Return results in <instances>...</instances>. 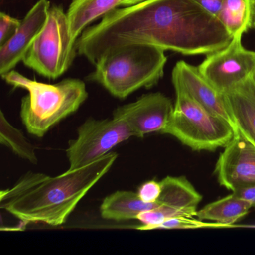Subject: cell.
I'll return each mask as SVG.
<instances>
[{
	"label": "cell",
	"instance_id": "obj_23",
	"mask_svg": "<svg viewBox=\"0 0 255 255\" xmlns=\"http://www.w3.org/2000/svg\"><path fill=\"white\" fill-rule=\"evenodd\" d=\"M234 194L246 200L248 202L250 203L252 208L255 209V186L252 187L246 188V189H242L238 192H234Z\"/></svg>",
	"mask_w": 255,
	"mask_h": 255
},
{
	"label": "cell",
	"instance_id": "obj_6",
	"mask_svg": "<svg viewBox=\"0 0 255 255\" xmlns=\"http://www.w3.org/2000/svg\"><path fill=\"white\" fill-rule=\"evenodd\" d=\"M134 136L122 119H88L77 129V138L69 141L66 153L69 170L89 165L108 154L113 147Z\"/></svg>",
	"mask_w": 255,
	"mask_h": 255
},
{
	"label": "cell",
	"instance_id": "obj_16",
	"mask_svg": "<svg viewBox=\"0 0 255 255\" xmlns=\"http://www.w3.org/2000/svg\"><path fill=\"white\" fill-rule=\"evenodd\" d=\"M251 208L250 203L232 192L225 198L204 206L197 212L196 216L200 220L231 225L244 217Z\"/></svg>",
	"mask_w": 255,
	"mask_h": 255
},
{
	"label": "cell",
	"instance_id": "obj_26",
	"mask_svg": "<svg viewBox=\"0 0 255 255\" xmlns=\"http://www.w3.org/2000/svg\"><path fill=\"white\" fill-rule=\"evenodd\" d=\"M252 77L254 79V80H255V69H254L253 73H252Z\"/></svg>",
	"mask_w": 255,
	"mask_h": 255
},
{
	"label": "cell",
	"instance_id": "obj_19",
	"mask_svg": "<svg viewBox=\"0 0 255 255\" xmlns=\"http://www.w3.org/2000/svg\"><path fill=\"white\" fill-rule=\"evenodd\" d=\"M20 24L21 20L5 13H0V46L7 42L15 34Z\"/></svg>",
	"mask_w": 255,
	"mask_h": 255
},
{
	"label": "cell",
	"instance_id": "obj_1",
	"mask_svg": "<svg viewBox=\"0 0 255 255\" xmlns=\"http://www.w3.org/2000/svg\"><path fill=\"white\" fill-rule=\"evenodd\" d=\"M119 155L101 159L56 177L29 172L12 189L0 192L1 208L26 223L59 226L66 222L80 201L110 171Z\"/></svg>",
	"mask_w": 255,
	"mask_h": 255
},
{
	"label": "cell",
	"instance_id": "obj_18",
	"mask_svg": "<svg viewBox=\"0 0 255 255\" xmlns=\"http://www.w3.org/2000/svg\"><path fill=\"white\" fill-rule=\"evenodd\" d=\"M0 143L8 147L13 153L31 163H38L35 146L24 136L20 129L13 126L0 112Z\"/></svg>",
	"mask_w": 255,
	"mask_h": 255
},
{
	"label": "cell",
	"instance_id": "obj_24",
	"mask_svg": "<svg viewBox=\"0 0 255 255\" xmlns=\"http://www.w3.org/2000/svg\"><path fill=\"white\" fill-rule=\"evenodd\" d=\"M146 0H124L122 6H129V5H135L139 2H144Z\"/></svg>",
	"mask_w": 255,
	"mask_h": 255
},
{
	"label": "cell",
	"instance_id": "obj_20",
	"mask_svg": "<svg viewBox=\"0 0 255 255\" xmlns=\"http://www.w3.org/2000/svg\"><path fill=\"white\" fill-rule=\"evenodd\" d=\"M162 192L160 182L152 180L143 183L138 189V195L141 200L147 203H154L159 199Z\"/></svg>",
	"mask_w": 255,
	"mask_h": 255
},
{
	"label": "cell",
	"instance_id": "obj_11",
	"mask_svg": "<svg viewBox=\"0 0 255 255\" xmlns=\"http://www.w3.org/2000/svg\"><path fill=\"white\" fill-rule=\"evenodd\" d=\"M171 80L174 89L186 92L200 105L234 125L227 109L224 94L202 75L198 67L180 61L173 69Z\"/></svg>",
	"mask_w": 255,
	"mask_h": 255
},
{
	"label": "cell",
	"instance_id": "obj_12",
	"mask_svg": "<svg viewBox=\"0 0 255 255\" xmlns=\"http://www.w3.org/2000/svg\"><path fill=\"white\" fill-rule=\"evenodd\" d=\"M160 183L162 192L156 201L159 207L154 209L158 225L170 218L196 216L202 197L186 177L168 176Z\"/></svg>",
	"mask_w": 255,
	"mask_h": 255
},
{
	"label": "cell",
	"instance_id": "obj_22",
	"mask_svg": "<svg viewBox=\"0 0 255 255\" xmlns=\"http://www.w3.org/2000/svg\"><path fill=\"white\" fill-rule=\"evenodd\" d=\"M203 9L219 19L223 0H193Z\"/></svg>",
	"mask_w": 255,
	"mask_h": 255
},
{
	"label": "cell",
	"instance_id": "obj_25",
	"mask_svg": "<svg viewBox=\"0 0 255 255\" xmlns=\"http://www.w3.org/2000/svg\"><path fill=\"white\" fill-rule=\"evenodd\" d=\"M252 14H253V17H252V25L255 28V0H252Z\"/></svg>",
	"mask_w": 255,
	"mask_h": 255
},
{
	"label": "cell",
	"instance_id": "obj_10",
	"mask_svg": "<svg viewBox=\"0 0 255 255\" xmlns=\"http://www.w3.org/2000/svg\"><path fill=\"white\" fill-rule=\"evenodd\" d=\"M50 6L49 0H38L21 20L15 34L0 46V74L2 78L23 61L29 47L44 28Z\"/></svg>",
	"mask_w": 255,
	"mask_h": 255
},
{
	"label": "cell",
	"instance_id": "obj_7",
	"mask_svg": "<svg viewBox=\"0 0 255 255\" xmlns=\"http://www.w3.org/2000/svg\"><path fill=\"white\" fill-rule=\"evenodd\" d=\"M242 38L234 37L227 47L207 55L198 66L202 75L222 93L247 80L255 69V52L243 47Z\"/></svg>",
	"mask_w": 255,
	"mask_h": 255
},
{
	"label": "cell",
	"instance_id": "obj_14",
	"mask_svg": "<svg viewBox=\"0 0 255 255\" xmlns=\"http://www.w3.org/2000/svg\"><path fill=\"white\" fill-rule=\"evenodd\" d=\"M123 2L124 0H72L67 16L73 38L77 41L92 22L122 6Z\"/></svg>",
	"mask_w": 255,
	"mask_h": 255
},
{
	"label": "cell",
	"instance_id": "obj_3",
	"mask_svg": "<svg viewBox=\"0 0 255 255\" xmlns=\"http://www.w3.org/2000/svg\"><path fill=\"white\" fill-rule=\"evenodd\" d=\"M165 50L147 44H130L110 50L95 64L88 80L98 83L113 96L125 99L135 91L150 89L164 74Z\"/></svg>",
	"mask_w": 255,
	"mask_h": 255
},
{
	"label": "cell",
	"instance_id": "obj_13",
	"mask_svg": "<svg viewBox=\"0 0 255 255\" xmlns=\"http://www.w3.org/2000/svg\"><path fill=\"white\" fill-rule=\"evenodd\" d=\"M223 94L236 129L255 146V80L251 76Z\"/></svg>",
	"mask_w": 255,
	"mask_h": 255
},
{
	"label": "cell",
	"instance_id": "obj_8",
	"mask_svg": "<svg viewBox=\"0 0 255 255\" xmlns=\"http://www.w3.org/2000/svg\"><path fill=\"white\" fill-rule=\"evenodd\" d=\"M221 186L232 192L255 186V146L236 129L215 167Z\"/></svg>",
	"mask_w": 255,
	"mask_h": 255
},
{
	"label": "cell",
	"instance_id": "obj_21",
	"mask_svg": "<svg viewBox=\"0 0 255 255\" xmlns=\"http://www.w3.org/2000/svg\"><path fill=\"white\" fill-rule=\"evenodd\" d=\"M201 225L199 222L190 217L170 218L158 225L155 229H182V228H195ZM154 229V230H155Z\"/></svg>",
	"mask_w": 255,
	"mask_h": 255
},
{
	"label": "cell",
	"instance_id": "obj_4",
	"mask_svg": "<svg viewBox=\"0 0 255 255\" xmlns=\"http://www.w3.org/2000/svg\"><path fill=\"white\" fill-rule=\"evenodd\" d=\"M175 92L174 112L161 133L172 135L195 151H215L234 138L237 129L232 124L200 105L183 91L175 89Z\"/></svg>",
	"mask_w": 255,
	"mask_h": 255
},
{
	"label": "cell",
	"instance_id": "obj_15",
	"mask_svg": "<svg viewBox=\"0 0 255 255\" xmlns=\"http://www.w3.org/2000/svg\"><path fill=\"white\" fill-rule=\"evenodd\" d=\"M159 207L157 202L147 203L132 191H117L107 196L101 206V216L116 222L136 219L140 213Z\"/></svg>",
	"mask_w": 255,
	"mask_h": 255
},
{
	"label": "cell",
	"instance_id": "obj_9",
	"mask_svg": "<svg viewBox=\"0 0 255 255\" xmlns=\"http://www.w3.org/2000/svg\"><path fill=\"white\" fill-rule=\"evenodd\" d=\"M174 107L170 98L156 92L118 107L113 112V117L125 121L134 136L142 138L147 134L162 132L171 119Z\"/></svg>",
	"mask_w": 255,
	"mask_h": 255
},
{
	"label": "cell",
	"instance_id": "obj_2",
	"mask_svg": "<svg viewBox=\"0 0 255 255\" xmlns=\"http://www.w3.org/2000/svg\"><path fill=\"white\" fill-rule=\"evenodd\" d=\"M2 79L15 89L29 92L22 98L20 117L28 132L38 138L75 113L89 96L84 82L78 79L46 84L29 80L14 70Z\"/></svg>",
	"mask_w": 255,
	"mask_h": 255
},
{
	"label": "cell",
	"instance_id": "obj_17",
	"mask_svg": "<svg viewBox=\"0 0 255 255\" xmlns=\"http://www.w3.org/2000/svg\"><path fill=\"white\" fill-rule=\"evenodd\" d=\"M252 17V0H223L219 20L234 38L247 32Z\"/></svg>",
	"mask_w": 255,
	"mask_h": 255
},
{
	"label": "cell",
	"instance_id": "obj_5",
	"mask_svg": "<svg viewBox=\"0 0 255 255\" xmlns=\"http://www.w3.org/2000/svg\"><path fill=\"white\" fill-rule=\"evenodd\" d=\"M67 13L52 5L44 28L32 43L23 63L39 75L57 79L72 65L77 54Z\"/></svg>",
	"mask_w": 255,
	"mask_h": 255
}]
</instances>
